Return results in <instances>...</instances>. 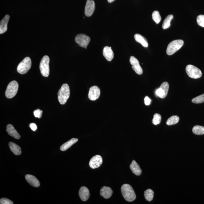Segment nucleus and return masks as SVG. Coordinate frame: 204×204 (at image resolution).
<instances>
[{
  "label": "nucleus",
  "mask_w": 204,
  "mask_h": 204,
  "mask_svg": "<svg viewBox=\"0 0 204 204\" xmlns=\"http://www.w3.org/2000/svg\"><path fill=\"white\" fill-rule=\"evenodd\" d=\"M121 191L123 197L127 201L132 202L136 198V195L131 185L125 184L122 185Z\"/></svg>",
  "instance_id": "1"
},
{
  "label": "nucleus",
  "mask_w": 204,
  "mask_h": 204,
  "mask_svg": "<svg viewBox=\"0 0 204 204\" xmlns=\"http://www.w3.org/2000/svg\"><path fill=\"white\" fill-rule=\"evenodd\" d=\"M58 101L62 105L66 103L70 95V90L67 84H64L58 92Z\"/></svg>",
  "instance_id": "2"
},
{
  "label": "nucleus",
  "mask_w": 204,
  "mask_h": 204,
  "mask_svg": "<svg viewBox=\"0 0 204 204\" xmlns=\"http://www.w3.org/2000/svg\"><path fill=\"white\" fill-rule=\"evenodd\" d=\"M183 44H184V41L180 39L172 41L167 46L166 50L167 54L169 55H171L174 54L181 49Z\"/></svg>",
  "instance_id": "3"
},
{
  "label": "nucleus",
  "mask_w": 204,
  "mask_h": 204,
  "mask_svg": "<svg viewBox=\"0 0 204 204\" xmlns=\"http://www.w3.org/2000/svg\"><path fill=\"white\" fill-rule=\"evenodd\" d=\"M32 66L31 60L30 57H26L18 65L17 71L20 74H25L30 69Z\"/></svg>",
  "instance_id": "4"
},
{
  "label": "nucleus",
  "mask_w": 204,
  "mask_h": 204,
  "mask_svg": "<svg viewBox=\"0 0 204 204\" xmlns=\"http://www.w3.org/2000/svg\"><path fill=\"white\" fill-rule=\"evenodd\" d=\"M19 85L16 80H13L8 84L6 91V96L8 98L11 99L15 97L18 92Z\"/></svg>",
  "instance_id": "5"
},
{
  "label": "nucleus",
  "mask_w": 204,
  "mask_h": 204,
  "mask_svg": "<svg viewBox=\"0 0 204 204\" xmlns=\"http://www.w3.org/2000/svg\"><path fill=\"white\" fill-rule=\"evenodd\" d=\"M50 58L48 56H44L41 61L40 70L41 73L43 76L47 77L50 73L49 67Z\"/></svg>",
  "instance_id": "6"
},
{
  "label": "nucleus",
  "mask_w": 204,
  "mask_h": 204,
  "mask_svg": "<svg viewBox=\"0 0 204 204\" xmlns=\"http://www.w3.org/2000/svg\"><path fill=\"white\" fill-rule=\"evenodd\" d=\"M186 71L188 76L193 79H198L202 76L201 70L192 65H188L186 67Z\"/></svg>",
  "instance_id": "7"
},
{
  "label": "nucleus",
  "mask_w": 204,
  "mask_h": 204,
  "mask_svg": "<svg viewBox=\"0 0 204 204\" xmlns=\"http://www.w3.org/2000/svg\"><path fill=\"white\" fill-rule=\"evenodd\" d=\"M75 41L80 47L85 48L87 47L89 43L90 38L85 34H80L75 37Z\"/></svg>",
  "instance_id": "8"
},
{
  "label": "nucleus",
  "mask_w": 204,
  "mask_h": 204,
  "mask_svg": "<svg viewBox=\"0 0 204 204\" xmlns=\"http://www.w3.org/2000/svg\"><path fill=\"white\" fill-rule=\"evenodd\" d=\"M169 89V85L167 82H164L156 91V94L161 98H164L167 96Z\"/></svg>",
  "instance_id": "9"
},
{
  "label": "nucleus",
  "mask_w": 204,
  "mask_h": 204,
  "mask_svg": "<svg viewBox=\"0 0 204 204\" xmlns=\"http://www.w3.org/2000/svg\"><path fill=\"white\" fill-rule=\"evenodd\" d=\"M130 63L132 66V67L137 74L141 75L143 73V70L139 62L134 56H132L130 58Z\"/></svg>",
  "instance_id": "10"
},
{
  "label": "nucleus",
  "mask_w": 204,
  "mask_h": 204,
  "mask_svg": "<svg viewBox=\"0 0 204 204\" xmlns=\"http://www.w3.org/2000/svg\"><path fill=\"white\" fill-rule=\"evenodd\" d=\"M101 90L99 87L93 86L91 87L88 94L89 99L92 101H95L98 99L100 95Z\"/></svg>",
  "instance_id": "11"
},
{
  "label": "nucleus",
  "mask_w": 204,
  "mask_h": 204,
  "mask_svg": "<svg viewBox=\"0 0 204 204\" xmlns=\"http://www.w3.org/2000/svg\"><path fill=\"white\" fill-rule=\"evenodd\" d=\"M95 8V2L93 0H87L85 8V15L90 17L93 14Z\"/></svg>",
  "instance_id": "12"
},
{
  "label": "nucleus",
  "mask_w": 204,
  "mask_h": 204,
  "mask_svg": "<svg viewBox=\"0 0 204 204\" xmlns=\"http://www.w3.org/2000/svg\"><path fill=\"white\" fill-rule=\"evenodd\" d=\"M102 156L99 155H96L91 159L89 162V166L92 169L98 168L102 165Z\"/></svg>",
  "instance_id": "13"
},
{
  "label": "nucleus",
  "mask_w": 204,
  "mask_h": 204,
  "mask_svg": "<svg viewBox=\"0 0 204 204\" xmlns=\"http://www.w3.org/2000/svg\"><path fill=\"white\" fill-rule=\"evenodd\" d=\"M79 193L80 198L82 201H86L89 198V191L86 187L83 186L80 188Z\"/></svg>",
  "instance_id": "14"
},
{
  "label": "nucleus",
  "mask_w": 204,
  "mask_h": 204,
  "mask_svg": "<svg viewBox=\"0 0 204 204\" xmlns=\"http://www.w3.org/2000/svg\"><path fill=\"white\" fill-rule=\"evenodd\" d=\"M10 18L9 15H7L1 20V23H0V34L4 33L7 30L8 24Z\"/></svg>",
  "instance_id": "15"
},
{
  "label": "nucleus",
  "mask_w": 204,
  "mask_h": 204,
  "mask_svg": "<svg viewBox=\"0 0 204 204\" xmlns=\"http://www.w3.org/2000/svg\"><path fill=\"white\" fill-rule=\"evenodd\" d=\"M103 55L108 61H111L114 57V53L111 47L106 46L103 50Z\"/></svg>",
  "instance_id": "16"
},
{
  "label": "nucleus",
  "mask_w": 204,
  "mask_h": 204,
  "mask_svg": "<svg viewBox=\"0 0 204 204\" xmlns=\"http://www.w3.org/2000/svg\"><path fill=\"white\" fill-rule=\"evenodd\" d=\"M7 131L10 136L16 139L20 138V135L16 130L15 129L12 125L9 124L7 126Z\"/></svg>",
  "instance_id": "17"
},
{
  "label": "nucleus",
  "mask_w": 204,
  "mask_h": 204,
  "mask_svg": "<svg viewBox=\"0 0 204 204\" xmlns=\"http://www.w3.org/2000/svg\"><path fill=\"white\" fill-rule=\"evenodd\" d=\"M25 179L27 182L35 187H38L40 184L38 180L35 176L27 174L25 176Z\"/></svg>",
  "instance_id": "18"
},
{
  "label": "nucleus",
  "mask_w": 204,
  "mask_h": 204,
  "mask_svg": "<svg viewBox=\"0 0 204 204\" xmlns=\"http://www.w3.org/2000/svg\"><path fill=\"white\" fill-rule=\"evenodd\" d=\"M112 190L109 187L103 186L101 188L100 195L104 198L108 199L110 198L112 196Z\"/></svg>",
  "instance_id": "19"
},
{
  "label": "nucleus",
  "mask_w": 204,
  "mask_h": 204,
  "mask_svg": "<svg viewBox=\"0 0 204 204\" xmlns=\"http://www.w3.org/2000/svg\"><path fill=\"white\" fill-rule=\"evenodd\" d=\"M130 167L132 172L136 176H139L141 174V169L140 166L135 160H133L132 162L130 165Z\"/></svg>",
  "instance_id": "20"
},
{
  "label": "nucleus",
  "mask_w": 204,
  "mask_h": 204,
  "mask_svg": "<svg viewBox=\"0 0 204 204\" xmlns=\"http://www.w3.org/2000/svg\"><path fill=\"white\" fill-rule=\"evenodd\" d=\"M134 38L137 42L141 44L144 47H148V43L146 38L141 35L139 34H135Z\"/></svg>",
  "instance_id": "21"
},
{
  "label": "nucleus",
  "mask_w": 204,
  "mask_h": 204,
  "mask_svg": "<svg viewBox=\"0 0 204 204\" xmlns=\"http://www.w3.org/2000/svg\"><path fill=\"white\" fill-rule=\"evenodd\" d=\"M78 139L73 138L71 140L68 141L67 142H66L60 147V150L63 151H65L67 150L70 147H71L74 144L76 143L78 141Z\"/></svg>",
  "instance_id": "22"
},
{
  "label": "nucleus",
  "mask_w": 204,
  "mask_h": 204,
  "mask_svg": "<svg viewBox=\"0 0 204 204\" xmlns=\"http://www.w3.org/2000/svg\"><path fill=\"white\" fill-rule=\"evenodd\" d=\"M9 146L10 150L15 155H19L21 154V148L17 144L14 143L13 142H10L9 143Z\"/></svg>",
  "instance_id": "23"
},
{
  "label": "nucleus",
  "mask_w": 204,
  "mask_h": 204,
  "mask_svg": "<svg viewBox=\"0 0 204 204\" xmlns=\"http://www.w3.org/2000/svg\"><path fill=\"white\" fill-rule=\"evenodd\" d=\"M173 18H174V16L172 15H169L166 17L163 24L162 28L163 29H167L170 27L171 22Z\"/></svg>",
  "instance_id": "24"
},
{
  "label": "nucleus",
  "mask_w": 204,
  "mask_h": 204,
  "mask_svg": "<svg viewBox=\"0 0 204 204\" xmlns=\"http://www.w3.org/2000/svg\"><path fill=\"white\" fill-rule=\"evenodd\" d=\"M193 132L195 135H204V127L203 126H198V125L195 126L193 128Z\"/></svg>",
  "instance_id": "25"
},
{
  "label": "nucleus",
  "mask_w": 204,
  "mask_h": 204,
  "mask_svg": "<svg viewBox=\"0 0 204 204\" xmlns=\"http://www.w3.org/2000/svg\"><path fill=\"white\" fill-rule=\"evenodd\" d=\"M180 120L179 116L176 115H174L169 118L166 121V124L169 126L174 125L179 122Z\"/></svg>",
  "instance_id": "26"
},
{
  "label": "nucleus",
  "mask_w": 204,
  "mask_h": 204,
  "mask_svg": "<svg viewBox=\"0 0 204 204\" xmlns=\"http://www.w3.org/2000/svg\"><path fill=\"white\" fill-rule=\"evenodd\" d=\"M144 195L147 201L150 202L153 200L154 196V192L152 190L148 189L144 193Z\"/></svg>",
  "instance_id": "27"
},
{
  "label": "nucleus",
  "mask_w": 204,
  "mask_h": 204,
  "mask_svg": "<svg viewBox=\"0 0 204 204\" xmlns=\"http://www.w3.org/2000/svg\"><path fill=\"white\" fill-rule=\"evenodd\" d=\"M152 18L155 23L158 24L161 20V17L159 12L155 11L153 12L152 14Z\"/></svg>",
  "instance_id": "28"
},
{
  "label": "nucleus",
  "mask_w": 204,
  "mask_h": 204,
  "mask_svg": "<svg viewBox=\"0 0 204 204\" xmlns=\"http://www.w3.org/2000/svg\"><path fill=\"white\" fill-rule=\"evenodd\" d=\"M192 102L195 104H200L204 102V93L198 96L192 100Z\"/></svg>",
  "instance_id": "29"
},
{
  "label": "nucleus",
  "mask_w": 204,
  "mask_h": 204,
  "mask_svg": "<svg viewBox=\"0 0 204 204\" xmlns=\"http://www.w3.org/2000/svg\"><path fill=\"white\" fill-rule=\"evenodd\" d=\"M161 120H162V116L161 115L158 114H155L154 115L152 123L154 125H157L160 124Z\"/></svg>",
  "instance_id": "30"
},
{
  "label": "nucleus",
  "mask_w": 204,
  "mask_h": 204,
  "mask_svg": "<svg viewBox=\"0 0 204 204\" xmlns=\"http://www.w3.org/2000/svg\"><path fill=\"white\" fill-rule=\"evenodd\" d=\"M197 22L199 25L204 27V15H199L197 17Z\"/></svg>",
  "instance_id": "31"
},
{
  "label": "nucleus",
  "mask_w": 204,
  "mask_h": 204,
  "mask_svg": "<svg viewBox=\"0 0 204 204\" xmlns=\"http://www.w3.org/2000/svg\"><path fill=\"white\" fill-rule=\"evenodd\" d=\"M0 203L1 204H13V203L11 200L6 198H2L0 200Z\"/></svg>",
  "instance_id": "32"
},
{
  "label": "nucleus",
  "mask_w": 204,
  "mask_h": 204,
  "mask_svg": "<svg viewBox=\"0 0 204 204\" xmlns=\"http://www.w3.org/2000/svg\"><path fill=\"white\" fill-rule=\"evenodd\" d=\"M33 114L35 117L40 118L42 117V111L37 109L34 111Z\"/></svg>",
  "instance_id": "33"
},
{
  "label": "nucleus",
  "mask_w": 204,
  "mask_h": 204,
  "mask_svg": "<svg viewBox=\"0 0 204 204\" xmlns=\"http://www.w3.org/2000/svg\"><path fill=\"white\" fill-rule=\"evenodd\" d=\"M29 126H30V127L31 128L32 131H35L37 129V125H36L35 123H30V125H29Z\"/></svg>",
  "instance_id": "34"
},
{
  "label": "nucleus",
  "mask_w": 204,
  "mask_h": 204,
  "mask_svg": "<svg viewBox=\"0 0 204 204\" xmlns=\"http://www.w3.org/2000/svg\"><path fill=\"white\" fill-rule=\"evenodd\" d=\"M151 102L150 99L148 97H146L145 98V105H150Z\"/></svg>",
  "instance_id": "35"
},
{
  "label": "nucleus",
  "mask_w": 204,
  "mask_h": 204,
  "mask_svg": "<svg viewBox=\"0 0 204 204\" xmlns=\"http://www.w3.org/2000/svg\"><path fill=\"white\" fill-rule=\"evenodd\" d=\"M115 1V0H107L108 2L109 3H111L112 2H114Z\"/></svg>",
  "instance_id": "36"
}]
</instances>
